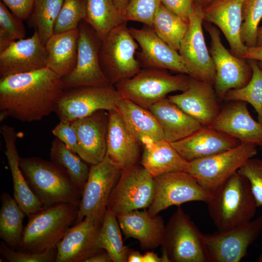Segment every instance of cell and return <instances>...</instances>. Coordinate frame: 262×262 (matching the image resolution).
I'll return each mask as SVG.
<instances>
[{"label": "cell", "mask_w": 262, "mask_h": 262, "mask_svg": "<svg viewBox=\"0 0 262 262\" xmlns=\"http://www.w3.org/2000/svg\"><path fill=\"white\" fill-rule=\"evenodd\" d=\"M64 90L61 78L48 67L0 78V122L8 117L41 120L54 112Z\"/></svg>", "instance_id": "cell-1"}, {"label": "cell", "mask_w": 262, "mask_h": 262, "mask_svg": "<svg viewBox=\"0 0 262 262\" xmlns=\"http://www.w3.org/2000/svg\"><path fill=\"white\" fill-rule=\"evenodd\" d=\"M206 203L209 215L220 231L250 221L258 208L248 180L237 172L211 193Z\"/></svg>", "instance_id": "cell-2"}, {"label": "cell", "mask_w": 262, "mask_h": 262, "mask_svg": "<svg viewBox=\"0 0 262 262\" xmlns=\"http://www.w3.org/2000/svg\"><path fill=\"white\" fill-rule=\"evenodd\" d=\"M79 205L67 203L44 206L31 214L16 250L43 252L56 249L78 216Z\"/></svg>", "instance_id": "cell-3"}, {"label": "cell", "mask_w": 262, "mask_h": 262, "mask_svg": "<svg viewBox=\"0 0 262 262\" xmlns=\"http://www.w3.org/2000/svg\"><path fill=\"white\" fill-rule=\"evenodd\" d=\"M20 166L32 191L45 207L79 205L82 192L60 166L39 157L20 158Z\"/></svg>", "instance_id": "cell-4"}, {"label": "cell", "mask_w": 262, "mask_h": 262, "mask_svg": "<svg viewBox=\"0 0 262 262\" xmlns=\"http://www.w3.org/2000/svg\"><path fill=\"white\" fill-rule=\"evenodd\" d=\"M191 78L182 73L173 75L165 69L143 68L132 77L114 86L122 98L148 109L169 93L186 90Z\"/></svg>", "instance_id": "cell-5"}, {"label": "cell", "mask_w": 262, "mask_h": 262, "mask_svg": "<svg viewBox=\"0 0 262 262\" xmlns=\"http://www.w3.org/2000/svg\"><path fill=\"white\" fill-rule=\"evenodd\" d=\"M139 45L130 33L127 22L111 30L102 42L99 59L109 82L115 83L129 79L142 69L136 58Z\"/></svg>", "instance_id": "cell-6"}, {"label": "cell", "mask_w": 262, "mask_h": 262, "mask_svg": "<svg viewBox=\"0 0 262 262\" xmlns=\"http://www.w3.org/2000/svg\"><path fill=\"white\" fill-rule=\"evenodd\" d=\"M161 246L170 262H208L204 234L180 206L165 225Z\"/></svg>", "instance_id": "cell-7"}, {"label": "cell", "mask_w": 262, "mask_h": 262, "mask_svg": "<svg viewBox=\"0 0 262 262\" xmlns=\"http://www.w3.org/2000/svg\"><path fill=\"white\" fill-rule=\"evenodd\" d=\"M122 97L114 85L82 86L64 89L54 112L60 121L71 122L100 110H116Z\"/></svg>", "instance_id": "cell-8"}, {"label": "cell", "mask_w": 262, "mask_h": 262, "mask_svg": "<svg viewBox=\"0 0 262 262\" xmlns=\"http://www.w3.org/2000/svg\"><path fill=\"white\" fill-rule=\"evenodd\" d=\"M155 191L154 179L144 167L138 164L130 166L121 170L107 209L116 216L148 208L153 200Z\"/></svg>", "instance_id": "cell-9"}, {"label": "cell", "mask_w": 262, "mask_h": 262, "mask_svg": "<svg viewBox=\"0 0 262 262\" xmlns=\"http://www.w3.org/2000/svg\"><path fill=\"white\" fill-rule=\"evenodd\" d=\"M257 146L241 143L228 150L188 162L185 172L193 176L206 190L212 193L249 159L257 154Z\"/></svg>", "instance_id": "cell-10"}, {"label": "cell", "mask_w": 262, "mask_h": 262, "mask_svg": "<svg viewBox=\"0 0 262 262\" xmlns=\"http://www.w3.org/2000/svg\"><path fill=\"white\" fill-rule=\"evenodd\" d=\"M121 170L106 157L100 163L91 165L82 193L75 224L85 218L97 224H102L110 196L119 179Z\"/></svg>", "instance_id": "cell-11"}, {"label": "cell", "mask_w": 262, "mask_h": 262, "mask_svg": "<svg viewBox=\"0 0 262 262\" xmlns=\"http://www.w3.org/2000/svg\"><path fill=\"white\" fill-rule=\"evenodd\" d=\"M205 28L211 38L209 50L215 68L214 88L220 99H223L230 90L246 85L252 77V70L246 59L230 52L223 45L220 31L214 25L206 22Z\"/></svg>", "instance_id": "cell-12"}, {"label": "cell", "mask_w": 262, "mask_h": 262, "mask_svg": "<svg viewBox=\"0 0 262 262\" xmlns=\"http://www.w3.org/2000/svg\"><path fill=\"white\" fill-rule=\"evenodd\" d=\"M78 28L80 34L77 63L71 72L61 78L64 89L110 84L99 63V52L102 39L84 20L80 22Z\"/></svg>", "instance_id": "cell-13"}, {"label": "cell", "mask_w": 262, "mask_h": 262, "mask_svg": "<svg viewBox=\"0 0 262 262\" xmlns=\"http://www.w3.org/2000/svg\"><path fill=\"white\" fill-rule=\"evenodd\" d=\"M155 191L153 200L148 208L152 216L172 206L191 201L206 203L211 193L204 189L191 175L185 171L166 173L154 178Z\"/></svg>", "instance_id": "cell-14"}, {"label": "cell", "mask_w": 262, "mask_h": 262, "mask_svg": "<svg viewBox=\"0 0 262 262\" xmlns=\"http://www.w3.org/2000/svg\"><path fill=\"white\" fill-rule=\"evenodd\" d=\"M262 231V214L229 230L204 235L208 262H239Z\"/></svg>", "instance_id": "cell-15"}, {"label": "cell", "mask_w": 262, "mask_h": 262, "mask_svg": "<svg viewBox=\"0 0 262 262\" xmlns=\"http://www.w3.org/2000/svg\"><path fill=\"white\" fill-rule=\"evenodd\" d=\"M203 22L202 8L194 4L188 27L178 52L188 68L191 77L214 86L215 68L204 39Z\"/></svg>", "instance_id": "cell-16"}, {"label": "cell", "mask_w": 262, "mask_h": 262, "mask_svg": "<svg viewBox=\"0 0 262 262\" xmlns=\"http://www.w3.org/2000/svg\"><path fill=\"white\" fill-rule=\"evenodd\" d=\"M129 30L140 48L136 58L141 67L169 69L191 76L179 52L159 38L151 27L144 25L140 29Z\"/></svg>", "instance_id": "cell-17"}, {"label": "cell", "mask_w": 262, "mask_h": 262, "mask_svg": "<svg viewBox=\"0 0 262 262\" xmlns=\"http://www.w3.org/2000/svg\"><path fill=\"white\" fill-rule=\"evenodd\" d=\"M47 62L45 46L34 31L31 37L16 41L0 51V77L44 68Z\"/></svg>", "instance_id": "cell-18"}, {"label": "cell", "mask_w": 262, "mask_h": 262, "mask_svg": "<svg viewBox=\"0 0 262 262\" xmlns=\"http://www.w3.org/2000/svg\"><path fill=\"white\" fill-rule=\"evenodd\" d=\"M225 133L241 143L254 144L262 147V124L251 115L247 103L229 101L209 127Z\"/></svg>", "instance_id": "cell-19"}, {"label": "cell", "mask_w": 262, "mask_h": 262, "mask_svg": "<svg viewBox=\"0 0 262 262\" xmlns=\"http://www.w3.org/2000/svg\"><path fill=\"white\" fill-rule=\"evenodd\" d=\"M214 86L191 77L187 89L168 98L204 127H210L221 108Z\"/></svg>", "instance_id": "cell-20"}, {"label": "cell", "mask_w": 262, "mask_h": 262, "mask_svg": "<svg viewBox=\"0 0 262 262\" xmlns=\"http://www.w3.org/2000/svg\"><path fill=\"white\" fill-rule=\"evenodd\" d=\"M98 111L71 122L78 138V155L87 164H96L105 157L108 112Z\"/></svg>", "instance_id": "cell-21"}, {"label": "cell", "mask_w": 262, "mask_h": 262, "mask_svg": "<svg viewBox=\"0 0 262 262\" xmlns=\"http://www.w3.org/2000/svg\"><path fill=\"white\" fill-rule=\"evenodd\" d=\"M243 0H214L202 8L203 21L217 27L228 42L231 52L241 57L247 47L241 38Z\"/></svg>", "instance_id": "cell-22"}, {"label": "cell", "mask_w": 262, "mask_h": 262, "mask_svg": "<svg viewBox=\"0 0 262 262\" xmlns=\"http://www.w3.org/2000/svg\"><path fill=\"white\" fill-rule=\"evenodd\" d=\"M101 225L85 218L71 227L57 245L55 262H84L104 250L98 243Z\"/></svg>", "instance_id": "cell-23"}, {"label": "cell", "mask_w": 262, "mask_h": 262, "mask_svg": "<svg viewBox=\"0 0 262 262\" xmlns=\"http://www.w3.org/2000/svg\"><path fill=\"white\" fill-rule=\"evenodd\" d=\"M141 146L117 111H108L105 156L108 160L120 170L137 164Z\"/></svg>", "instance_id": "cell-24"}, {"label": "cell", "mask_w": 262, "mask_h": 262, "mask_svg": "<svg viewBox=\"0 0 262 262\" xmlns=\"http://www.w3.org/2000/svg\"><path fill=\"white\" fill-rule=\"evenodd\" d=\"M171 143L185 160L190 162L228 150L241 142L225 133L204 126L188 137Z\"/></svg>", "instance_id": "cell-25"}, {"label": "cell", "mask_w": 262, "mask_h": 262, "mask_svg": "<svg viewBox=\"0 0 262 262\" xmlns=\"http://www.w3.org/2000/svg\"><path fill=\"white\" fill-rule=\"evenodd\" d=\"M5 144V154L13 184L14 197L29 216L44 207L30 188L20 166L19 156L16 147L17 133L15 129L7 125L0 128Z\"/></svg>", "instance_id": "cell-26"}, {"label": "cell", "mask_w": 262, "mask_h": 262, "mask_svg": "<svg viewBox=\"0 0 262 262\" xmlns=\"http://www.w3.org/2000/svg\"><path fill=\"white\" fill-rule=\"evenodd\" d=\"M116 217L126 238L138 240L142 249H154L161 246L165 227L162 216H152L144 209Z\"/></svg>", "instance_id": "cell-27"}, {"label": "cell", "mask_w": 262, "mask_h": 262, "mask_svg": "<svg viewBox=\"0 0 262 262\" xmlns=\"http://www.w3.org/2000/svg\"><path fill=\"white\" fill-rule=\"evenodd\" d=\"M143 153L140 164L154 178L163 174L185 171L188 162L164 139L145 138L141 141Z\"/></svg>", "instance_id": "cell-28"}, {"label": "cell", "mask_w": 262, "mask_h": 262, "mask_svg": "<svg viewBox=\"0 0 262 262\" xmlns=\"http://www.w3.org/2000/svg\"><path fill=\"white\" fill-rule=\"evenodd\" d=\"M148 109L159 122L164 139L170 143L185 138L204 127L168 98L154 104Z\"/></svg>", "instance_id": "cell-29"}, {"label": "cell", "mask_w": 262, "mask_h": 262, "mask_svg": "<svg viewBox=\"0 0 262 262\" xmlns=\"http://www.w3.org/2000/svg\"><path fill=\"white\" fill-rule=\"evenodd\" d=\"M79 28L53 33L45 44L48 55L47 67L61 78L74 69L77 60Z\"/></svg>", "instance_id": "cell-30"}, {"label": "cell", "mask_w": 262, "mask_h": 262, "mask_svg": "<svg viewBox=\"0 0 262 262\" xmlns=\"http://www.w3.org/2000/svg\"><path fill=\"white\" fill-rule=\"evenodd\" d=\"M116 111L129 130L140 142L145 138L155 140L164 139L159 122L149 109L130 99L122 98Z\"/></svg>", "instance_id": "cell-31"}, {"label": "cell", "mask_w": 262, "mask_h": 262, "mask_svg": "<svg viewBox=\"0 0 262 262\" xmlns=\"http://www.w3.org/2000/svg\"><path fill=\"white\" fill-rule=\"evenodd\" d=\"M0 199V238L9 246L16 248L23 234V222L26 214L8 193H2Z\"/></svg>", "instance_id": "cell-32"}, {"label": "cell", "mask_w": 262, "mask_h": 262, "mask_svg": "<svg viewBox=\"0 0 262 262\" xmlns=\"http://www.w3.org/2000/svg\"><path fill=\"white\" fill-rule=\"evenodd\" d=\"M102 40L115 27L127 22L113 0H87L84 20Z\"/></svg>", "instance_id": "cell-33"}, {"label": "cell", "mask_w": 262, "mask_h": 262, "mask_svg": "<svg viewBox=\"0 0 262 262\" xmlns=\"http://www.w3.org/2000/svg\"><path fill=\"white\" fill-rule=\"evenodd\" d=\"M50 157L52 162L66 172L82 193L90 168L87 163L57 138L51 143Z\"/></svg>", "instance_id": "cell-34"}, {"label": "cell", "mask_w": 262, "mask_h": 262, "mask_svg": "<svg viewBox=\"0 0 262 262\" xmlns=\"http://www.w3.org/2000/svg\"><path fill=\"white\" fill-rule=\"evenodd\" d=\"M121 230L116 215L107 210L99 230L98 243L113 262H127L130 249L123 244Z\"/></svg>", "instance_id": "cell-35"}, {"label": "cell", "mask_w": 262, "mask_h": 262, "mask_svg": "<svg viewBox=\"0 0 262 262\" xmlns=\"http://www.w3.org/2000/svg\"><path fill=\"white\" fill-rule=\"evenodd\" d=\"M188 24L161 3L153 18L151 28L159 38L178 51Z\"/></svg>", "instance_id": "cell-36"}, {"label": "cell", "mask_w": 262, "mask_h": 262, "mask_svg": "<svg viewBox=\"0 0 262 262\" xmlns=\"http://www.w3.org/2000/svg\"><path fill=\"white\" fill-rule=\"evenodd\" d=\"M64 0H34L32 11L28 19L29 25L33 28L45 45L53 34L56 20Z\"/></svg>", "instance_id": "cell-37"}, {"label": "cell", "mask_w": 262, "mask_h": 262, "mask_svg": "<svg viewBox=\"0 0 262 262\" xmlns=\"http://www.w3.org/2000/svg\"><path fill=\"white\" fill-rule=\"evenodd\" d=\"M252 75L248 83L242 88L229 90L224 99L239 100L250 104L258 115V121L262 124V69L256 61L248 60Z\"/></svg>", "instance_id": "cell-38"}, {"label": "cell", "mask_w": 262, "mask_h": 262, "mask_svg": "<svg viewBox=\"0 0 262 262\" xmlns=\"http://www.w3.org/2000/svg\"><path fill=\"white\" fill-rule=\"evenodd\" d=\"M241 38L247 47L257 46L259 24L262 18V0H243Z\"/></svg>", "instance_id": "cell-39"}, {"label": "cell", "mask_w": 262, "mask_h": 262, "mask_svg": "<svg viewBox=\"0 0 262 262\" xmlns=\"http://www.w3.org/2000/svg\"><path fill=\"white\" fill-rule=\"evenodd\" d=\"M87 0H64L56 20L53 33H59L78 28L86 13Z\"/></svg>", "instance_id": "cell-40"}, {"label": "cell", "mask_w": 262, "mask_h": 262, "mask_svg": "<svg viewBox=\"0 0 262 262\" xmlns=\"http://www.w3.org/2000/svg\"><path fill=\"white\" fill-rule=\"evenodd\" d=\"M26 30L22 20L9 11L0 1V51L13 42L25 38Z\"/></svg>", "instance_id": "cell-41"}, {"label": "cell", "mask_w": 262, "mask_h": 262, "mask_svg": "<svg viewBox=\"0 0 262 262\" xmlns=\"http://www.w3.org/2000/svg\"><path fill=\"white\" fill-rule=\"evenodd\" d=\"M161 3V0H129L124 18L126 22H138L152 27L153 18Z\"/></svg>", "instance_id": "cell-42"}, {"label": "cell", "mask_w": 262, "mask_h": 262, "mask_svg": "<svg viewBox=\"0 0 262 262\" xmlns=\"http://www.w3.org/2000/svg\"><path fill=\"white\" fill-rule=\"evenodd\" d=\"M237 172L248 180L257 207H262V160L251 158Z\"/></svg>", "instance_id": "cell-43"}, {"label": "cell", "mask_w": 262, "mask_h": 262, "mask_svg": "<svg viewBox=\"0 0 262 262\" xmlns=\"http://www.w3.org/2000/svg\"><path fill=\"white\" fill-rule=\"evenodd\" d=\"M0 253L9 262H55L56 249L39 253L19 251L2 241Z\"/></svg>", "instance_id": "cell-44"}, {"label": "cell", "mask_w": 262, "mask_h": 262, "mask_svg": "<svg viewBox=\"0 0 262 262\" xmlns=\"http://www.w3.org/2000/svg\"><path fill=\"white\" fill-rule=\"evenodd\" d=\"M52 133L68 149L78 154L79 145L77 136L70 122L60 121L52 130Z\"/></svg>", "instance_id": "cell-45"}, {"label": "cell", "mask_w": 262, "mask_h": 262, "mask_svg": "<svg viewBox=\"0 0 262 262\" xmlns=\"http://www.w3.org/2000/svg\"><path fill=\"white\" fill-rule=\"evenodd\" d=\"M161 2L169 11L189 23L194 0H161Z\"/></svg>", "instance_id": "cell-46"}, {"label": "cell", "mask_w": 262, "mask_h": 262, "mask_svg": "<svg viewBox=\"0 0 262 262\" xmlns=\"http://www.w3.org/2000/svg\"><path fill=\"white\" fill-rule=\"evenodd\" d=\"M16 16L27 20L32 11L34 0H0Z\"/></svg>", "instance_id": "cell-47"}, {"label": "cell", "mask_w": 262, "mask_h": 262, "mask_svg": "<svg viewBox=\"0 0 262 262\" xmlns=\"http://www.w3.org/2000/svg\"><path fill=\"white\" fill-rule=\"evenodd\" d=\"M242 58L247 60H255L262 69V46L247 47Z\"/></svg>", "instance_id": "cell-48"}, {"label": "cell", "mask_w": 262, "mask_h": 262, "mask_svg": "<svg viewBox=\"0 0 262 262\" xmlns=\"http://www.w3.org/2000/svg\"><path fill=\"white\" fill-rule=\"evenodd\" d=\"M84 262H113L105 250L98 252L86 259Z\"/></svg>", "instance_id": "cell-49"}, {"label": "cell", "mask_w": 262, "mask_h": 262, "mask_svg": "<svg viewBox=\"0 0 262 262\" xmlns=\"http://www.w3.org/2000/svg\"><path fill=\"white\" fill-rule=\"evenodd\" d=\"M143 262H164L162 257H159L152 251H147L143 254Z\"/></svg>", "instance_id": "cell-50"}, {"label": "cell", "mask_w": 262, "mask_h": 262, "mask_svg": "<svg viewBox=\"0 0 262 262\" xmlns=\"http://www.w3.org/2000/svg\"><path fill=\"white\" fill-rule=\"evenodd\" d=\"M143 255L136 250H130L127 262H143Z\"/></svg>", "instance_id": "cell-51"}, {"label": "cell", "mask_w": 262, "mask_h": 262, "mask_svg": "<svg viewBox=\"0 0 262 262\" xmlns=\"http://www.w3.org/2000/svg\"><path fill=\"white\" fill-rule=\"evenodd\" d=\"M120 12L123 15L129 0H113Z\"/></svg>", "instance_id": "cell-52"}, {"label": "cell", "mask_w": 262, "mask_h": 262, "mask_svg": "<svg viewBox=\"0 0 262 262\" xmlns=\"http://www.w3.org/2000/svg\"><path fill=\"white\" fill-rule=\"evenodd\" d=\"M214 0H194V4L201 8H204Z\"/></svg>", "instance_id": "cell-53"}, {"label": "cell", "mask_w": 262, "mask_h": 262, "mask_svg": "<svg viewBox=\"0 0 262 262\" xmlns=\"http://www.w3.org/2000/svg\"><path fill=\"white\" fill-rule=\"evenodd\" d=\"M256 46H262V26L258 28Z\"/></svg>", "instance_id": "cell-54"}, {"label": "cell", "mask_w": 262, "mask_h": 262, "mask_svg": "<svg viewBox=\"0 0 262 262\" xmlns=\"http://www.w3.org/2000/svg\"><path fill=\"white\" fill-rule=\"evenodd\" d=\"M258 262H262V255H261L258 260Z\"/></svg>", "instance_id": "cell-55"}, {"label": "cell", "mask_w": 262, "mask_h": 262, "mask_svg": "<svg viewBox=\"0 0 262 262\" xmlns=\"http://www.w3.org/2000/svg\"><path fill=\"white\" fill-rule=\"evenodd\" d=\"M261 150H262V147H261Z\"/></svg>", "instance_id": "cell-56"}]
</instances>
